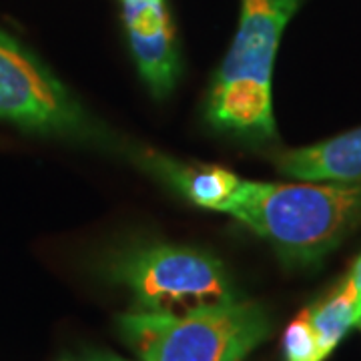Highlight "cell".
<instances>
[{"mask_svg": "<svg viewBox=\"0 0 361 361\" xmlns=\"http://www.w3.org/2000/svg\"><path fill=\"white\" fill-rule=\"evenodd\" d=\"M223 213L265 239L285 265L313 267L361 225V180L243 179Z\"/></svg>", "mask_w": 361, "mask_h": 361, "instance_id": "6da1fadb", "label": "cell"}, {"mask_svg": "<svg viewBox=\"0 0 361 361\" xmlns=\"http://www.w3.org/2000/svg\"><path fill=\"white\" fill-rule=\"evenodd\" d=\"M301 0H241L237 35L207 92L205 118L245 142L275 139L273 66L283 30Z\"/></svg>", "mask_w": 361, "mask_h": 361, "instance_id": "7a4b0ae2", "label": "cell"}, {"mask_svg": "<svg viewBox=\"0 0 361 361\" xmlns=\"http://www.w3.org/2000/svg\"><path fill=\"white\" fill-rule=\"evenodd\" d=\"M116 323L142 361H245L271 336L267 311L239 299L183 315L130 311Z\"/></svg>", "mask_w": 361, "mask_h": 361, "instance_id": "3957f363", "label": "cell"}, {"mask_svg": "<svg viewBox=\"0 0 361 361\" xmlns=\"http://www.w3.org/2000/svg\"><path fill=\"white\" fill-rule=\"evenodd\" d=\"M109 277L127 287L135 310L183 315L237 299L219 259L193 247L141 245L118 253Z\"/></svg>", "mask_w": 361, "mask_h": 361, "instance_id": "277c9868", "label": "cell"}, {"mask_svg": "<svg viewBox=\"0 0 361 361\" xmlns=\"http://www.w3.org/2000/svg\"><path fill=\"white\" fill-rule=\"evenodd\" d=\"M0 121L68 141L92 142L103 137L65 85L32 52L2 30Z\"/></svg>", "mask_w": 361, "mask_h": 361, "instance_id": "5b68a950", "label": "cell"}, {"mask_svg": "<svg viewBox=\"0 0 361 361\" xmlns=\"http://www.w3.org/2000/svg\"><path fill=\"white\" fill-rule=\"evenodd\" d=\"M275 167L291 179L360 183L361 127L311 147L283 151L275 157Z\"/></svg>", "mask_w": 361, "mask_h": 361, "instance_id": "8992f818", "label": "cell"}, {"mask_svg": "<svg viewBox=\"0 0 361 361\" xmlns=\"http://www.w3.org/2000/svg\"><path fill=\"white\" fill-rule=\"evenodd\" d=\"M151 165H155L159 175L167 179L191 203L219 213H223L225 207L231 203L243 180L227 169L211 167V165L183 167L175 161L153 159V157H151Z\"/></svg>", "mask_w": 361, "mask_h": 361, "instance_id": "52a82bcc", "label": "cell"}, {"mask_svg": "<svg viewBox=\"0 0 361 361\" xmlns=\"http://www.w3.org/2000/svg\"><path fill=\"white\" fill-rule=\"evenodd\" d=\"M133 59L139 75L157 99L167 97L175 89L180 75V56L173 23L149 32L127 30Z\"/></svg>", "mask_w": 361, "mask_h": 361, "instance_id": "ba28073f", "label": "cell"}, {"mask_svg": "<svg viewBox=\"0 0 361 361\" xmlns=\"http://www.w3.org/2000/svg\"><path fill=\"white\" fill-rule=\"evenodd\" d=\"M311 327L317 339L323 361L345 339L349 331L357 325L355 315V293L348 277L337 281L327 293L307 307Z\"/></svg>", "mask_w": 361, "mask_h": 361, "instance_id": "9c48e42d", "label": "cell"}, {"mask_svg": "<svg viewBox=\"0 0 361 361\" xmlns=\"http://www.w3.org/2000/svg\"><path fill=\"white\" fill-rule=\"evenodd\" d=\"M283 361H323L307 310L301 311L285 329Z\"/></svg>", "mask_w": 361, "mask_h": 361, "instance_id": "30bf717a", "label": "cell"}, {"mask_svg": "<svg viewBox=\"0 0 361 361\" xmlns=\"http://www.w3.org/2000/svg\"><path fill=\"white\" fill-rule=\"evenodd\" d=\"M348 277L349 285L355 293V315H357V322L361 319V255L351 265V269L345 275Z\"/></svg>", "mask_w": 361, "mask_h": 361, "instance_id": "8fae6325", "label": "cell"}, {"mask_svg": "<svg viewBox=\"0 0 361 361\" xmlns=\"http://www.w3.org/2000/svg\"><path fill=\"white\" fill-rule=\"evenodd\" d=\"M85 361H127V360H121V357H116V355H113V353L97 351V353H90V355H87Z\"/></svg>", "mask_w": 361, "mask_h": 361, "instance_id": "7c38bea8", "label": "cell"}, {"mask_svg": "<svg viewBox=\"0 0 361 361\" xmlns=\"http://www.w3.org/2000/svg\"><path fill=\"white\" fill-rule=\"evenodd\" d=\"M123 2H149V0H121V4Z\"/></svg>", "mask_w": 361, "mask_h": 361, "instance_id": "4fadbf2b", "label": "cell"}, {"mask_svg": "<svg viewBox=\"0 0 361 361\" xmlns=\"http://www.w3.org/2000/svg\"><path fill=\"white\" fill-rule=\"evenodd\" d=\"M355 327H357V329H360V331H361V319H360V322H357V325H355Z\"/></svg>", "mask_w": 361, "mask_h": 361, "instance_id": "5bb4252c", "label": "cell"}]
</instances>
